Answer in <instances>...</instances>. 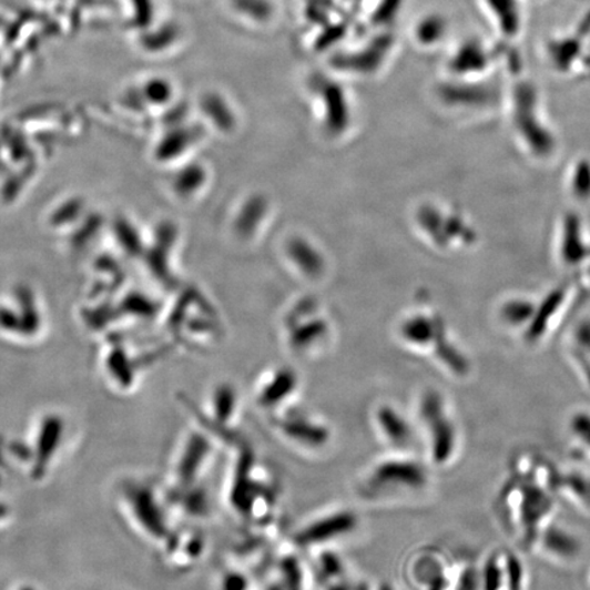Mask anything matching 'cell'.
Listing matches in <instances>:
<instances>
[{"label":"cell","instance_id":"cell-9","mask_svg":"<svg viewBox=\"0 0 590 590\" xmlns=\"http://www.w3.org/2000/svg\"><path fill=\"white\" fill-rule=\"evenodd\" d=\"M301 380L297 372L288 367L269 370L258 380L253 391V404L265 417L299 404Z\"/></svg>","mask_w":590,"mask_h":590},{"label":"cell","instance_id":"cell-5","mask_svg":"<svg viewBox=\"0 0 590 590\" xmlns=\"http://www.w3.org/2000/svg\"><path fill=\"white\" fill-rule=\"evenodd\" d=\"M362 527V517L356 509L347 506L332 507L301 523L288 536L287 545L295 551L306 555L324 548H336Z\"/></svg>","mask_w":590,"mask_h":590},{"label":"cell","instance_id":"cell-10","mask_svg":"<svg viewBox=\"0 0 590 590\" xmlns=\"http://www.w3.org/2000/svg\"><path fill=\"white\" fill-rule=\"evenodd\" d=\"M372 429L387 451L411 452L416 428L409 417L391 403H379L370 410Z\"/></svg>","mask_w":590,"mask_h":590},{"label":"cell","instance_id":"cell-21","mask_svg":"<svg viewBox=\"0 0 590 590\" xmlns=\"http://www.w3.org/2000/svg\"><path fill=\"white\" fill-rule=\"evenodd\" d=\"M571 433L577 436L590 450V413L580 411L571 418Z\"/></svg>","mask_w":590,"mask_h":590},{"label":"cell","instance_id":"cell-2","mask_svg":"<svg viewBox=\"0 0 590 590\" xmlns=\"http://www.w3.org/2000/svg\"><path fill=\"white\" fill-rule=\"evenodd\" d=\"M429 486V471L411 452L387 451L372 461L354 482L364 505L387 507L418 497Z\"/></svg>","mask_w":590,"mask_h":590},{"label":"cell","instance_id":"cell-1","mask_svg":"<svg viewBox=\"0 0 590 590\" xmlns=\"http://www.w3.org/2000/svg\"><path fill=\"white\" fill-rule=\"evenodd\" d=\"M230 466L223 500L242 527H267L279 521L282 487L250 439L227 451Z\"/></svg>","mask_w":590,"mask_h":590},{"label":"cell","instance_id":"cell-17","mask_svg":"<svg viewBox=\"0 0 590 590\" xmlns=\"http://www.w3.org/2000/svg\"><path fill=\"white\" fill-rule=\"evenodd\" d=\"M205 114L221 128H230L234 123V115L224 99L216 93L206 94L203 100Z\"/></svg>","mask_w":590,"mask_h":590},{"label":"cell","instance_id":"cell-20","mask_svg":"<svg viewBox=\"0 0 590 590\" xmlns=\"http://www.w3.org/2000/svg\"><path fill=\"white\" fill-rule=\"evenodd\" d=\"M345 34L346 27L342 26V23H334V26H329V23H327L326 28H324V31L321 34V38L316 40V49L321 51L327 50L329 47L344 39Z\"/></svg>","mask_w":590,"mask_h":590},{"label":"cell","instance_id":"cell-8","mask_svg":"<svg viewBox=\"0 0 590 590\" xmlns=\"http://www.w3.org/2000/svg\"><path fill=\"white\" fill-rule=\"evenodd\" d=\"M309 557L306 562L318 590H370L369 583L353 570L349 560L336 548H324Z\"/></svg>","mask_w":590,"mask_h":590},{"label":"cell","instance_id":"cell-16","mask_svg":"<svg viewBox=\"0 0 590 590\" xmlns=\"http://www.w3.org/2000/svg\"><path fill=\"white\" fill-rule=\"evenodd\" d=\"M233 9L252 21L264 23L273 19L274 4L269 0H230Z\"/></svg>","mask_w":590,"mask_h":590},{"label":"cell","instance_id":"cell-15","mask_svg":"<svg viewBox=\"0 0 590 590\" xmlns=\"http://www.w3.org/2000/svg\"><path fill=\"white\" fill-rule=\"evenodd\" d=\"M546 550L562 558L576 557L580 551V545L570 533L559 528L548 529L545 536Z\"/></svg>","mask_w":590,"mask_h":590},{"label":"cell","instance_id":"cell-11","mask_svg":"<svg viewBox=\"0 0 590 590\" xmlns=\"http://www.w3.org/2000/svg\"><path fill=\"white\" fill-rule=\"evenodd\" d=\"M164 557L176 570L189 571L203 562L208 552V537L197 523L175 529L163 542Z\"/></svg>","mask_w":590,"mask_h":590},{"label":"cell","instance_id":"cell-23","mask_svg":"<svg viewBox=\"0 0 590 590\" xmlns=\"http://www.w3.org/2000/svg\"><path fill=\"white\" fill-rule=\"evenodd\" d=\"M588 500H590V480H588Z\"/></svg>","mask_w":590,"mask_h":590},{"label":"cell","instance_id":"cell-13","mask_svg":"<svg viewBox=\"0 0 590 590\" xmlns=\"http://www.w3.org/2000/svg\"><path fill=\"white\" fill-rule=\"evenodd\" d=\"M260 574L233 560L223 566L216 577L217 590H258Z\"/></svg>","mask_w":590,"mask_h":590},{"label":"cell","instance_id":"cell-7","mask_svg":"<svg viewBox=\"0 0 590 590\" xmlns=\"http://www.w3.org/2000/svg\"><path fill=\"white\" fill-rule=\"evenodd\" d=\"M417 415L430 464L447 466L456 456L458 434L445 398L433 389L425 391L418 400Z\"/></svg>","mask_w":590,"mask_h":590},{"label":"cell","instance_id":"cell-12","mask_svg":"<svg viewBox=\"0 0 590 590\" xmlns=\"http://www.w3.org/2000/svg\"><path fill=\"white\" fill-rule=\"evenodd\" d=\"M393 43L391 34L382 33L364 49L336 54L332 59L333 68L340 70V72L374 74L385 63L388 52L393 49Z\"/></svg>","mask_w":590,"mask_h":590},{"label":"cell","instance_id":"cell-18","mask_svg":"<svg viewBox=\"0 0 590 590\" xmlns=\"http://www.w3.org/2000/svg\"><path fill=\"white\" fill-rule=\"evenodd\" d=\"M446 22L439 16H428L416 28L417 40L424 45H430L445 37Z\"/></svg>","mask_w":590,"mask_h":590},{"label":"cell","instance_id":"cell-6","mask_svg":"<svg viewBox=\"0 0 590 590\" xmlns=\"http://www.w3.org/2000/svg\"><path fill=\"white\" fill-rule=\"evenodd\" d=\"M223 448L214 436L194 425L182 438L171 465L170 488H186L208 482L220 451Z\"/></svg>","mask_w":590,"mask_h":590},{"label":"cell","instance_id":"cell-19","mask_svg":"<svg viewBox=\"0 0 590 590\" xmlns=\"http://www.w3.org/2000/svg\"><path fill=\"white\" fill-rule=\"evenodd\" d=\"M404 0H379L370 17L372 26L385 28L393 23L403 8Z\"/></svg>","mask_w":590,"mask_h":590},{"label":"cell","instance_id":"cell-3","mask_svg":"<svg viewBox=\"0 0 590 590\" xmlns=\"http://www.w3.org/2000/svg\"><path fill=\"white\" fill-rule=\"evenodd\" d=\"M189 413L197 424L220 441L224 451L233 450L247 438L242 433V395L233 383L222 382L211 389L203 405L186 404Z\"/></svg>","mask_w":590,"mask_h":590},{"label":"cell","instance_id":"cell-14","mask_svg":"<svg viewBox=\"0 0 590 590\" xmlns=\"http://www.w3.org/2000/svg\"><path fill=\"white\" fill-rule=\"evenodd\" d=\"M324 109H326L327 122L334 129L344 128L349 118L344 90L333 81H324L321 85Z\"/></svg>","mask_w":590,"mask_h":590},{"label":"cell","instance_id":"cell-22","mask_svg":"<svg viewBox=\"0 0 590 590\" xmlns=\"http://www.w3.org/2000/svg\"><path fill=\"white\" fill-rule=\"evenodd\" d=\"M370 590H400L395 583L391 581H382L379 583H376V587L374 589L370 588Z\"/></svg>","mask_w":590,"mask_h":590},{"label":"cell","instance_id":"cell-4","mask_svg":"<svg viewBox=\"0 0 590 590\" xmlns=\"http://www.w3.org/2000/svg\"><path fill=\"white\" fill-rule=\"evenodd\" d=\"M268 427L283 445L301 456L318 457L329 451L335 441L333 425L303 405L265 417Z\"/></svg>","mask_w":590,"mask_h":590}]
</instances>
